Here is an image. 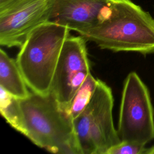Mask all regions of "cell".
Wrapping results in <instances>:
<instances>
[{"instance_id": "1", "label": "cell", "mask_w": 154, "mask_h": 154, "mask_svg": "<svg viewBox=\"0 0 154 154\" xmlns=\"http://www.w3.org/2000/svg\"><path fill=\"white\" fill-rule=\"evenodd\" d=\"M75 32L102 49L154 54V18L131 0H110L97 23Z\"/></svg>"}, {"instance_id": "2", "label": "cell", "mask_w": 154, "mask_h": 154, "mask_svg": "<svg viewBox=\"0 0 154 154\" xmlns=\"http://www.w3.org/2000/svg\"><path fill=\"white\" fill-rule=\"evenodd\" d=\"M19 100L23 135L46 150L58 154H82L73 120L50 92H34Z\"/></svg>"}, {"instance_id": "3", "label": "cell", "mask_w": 154, "mask_h": 154, "mask_svg": "<svg viewBox=\"0 0 154 154\" xmlns=\"http://www.w3.org/2000/svg\"><path fill=\"white\" fill-rule=\"evenodd\" d=\"M70 29L53 21L36 27L20 47L16 62L32 92L46 95L52 82L60 53Z\"/></svg>"}, {"instance_id": "4", "label": "cell", "mask_w": 154, "mask_h": 154, "mask_svg": "<svg viewBox=\"0 0 154 154\" xmlns=\"http://www.w3.org/2000/svg\"><path fill=\"white\" fill-rule=\"evenodd\" d=\"M113 105L111 88L98 79L88 104L73 120L82 154H106L121 142L113 122Z\"/></svg>"}, {"instance_id": "5", "label": "cell", "mask_w": 154, "mask_h": 154, "mask_svg": "<svg viewBox=\"0 0 154 154\" xmlns=\"http://www.w3.org/2000/svg\"><path fill=\"white\" fill-rule=\"evenodd\" d=\"M117 131L121 141L145 146L154 140L150 91L135 72L129 73L123 83Z\"/></svg>"}, {"instance_id": "6", "label": "cell", "mask_w": 154, "mask_h": 154, "mask_svg": "<svg viewBox=\"0 0 154 154\" xmlns=\"http://www.w3.org/2000/svg\"><path fill=\"white\" fill-rule=\"evenodd\" d=\"M86 42L79 35H69L63 46L52 82L51 93L69 113L73 98L90 72Z\"/></svg>"}, {"instance_id": "7", "label": "cell", "mask_w": 154, "mask_h": 154, "mask_svg": "<svg viewBox=\"0 0 154 154\" xmlns=\"http://www.w3.org/2000/svg\"><path fill=\"white\" fill-rule=\"evenodd\" d=\"M49 0H19L0 10V45L20 47L29 34L49 21Z\"/></svg>"}, {"instance_id": "8", "label": "cell", "mask_w": 154, "mask_h": 154, "mask_svg": "<svg viewBox=\"0 0 154 154\" xmlns=\"http://www.w3.org/2000/svg\"><path fill=\"white\" fill-rule=\"evenodd\" d=\"M53 21L70 30L90 26L97 22L110 0H49Z\"/></svg>"}, {"instance_id": "9", "label": "cell", "mask_w": 154, "mask_h": 154, "mask_svg": "<svg viewBox=\"0 0 154 154\" xmlns=\"http://www.w3.org/2000/svg\"><path fill=\"white\" fill-rule=\"evenodd\" d=\"M0 87L13 97L22 99L30 92L16 60L0 49Z\"/></svg>"}, {"instance_id": "10", "label": "cell", "mask_w": 154, "mask_h": 154, "mask_svg": "<svg viewBox=\"0 0 154 154\" xmlns=\"http://www.w3.org/2000/svg\"><path fill=\"white\" fill-rule=\"evenodd\" d=\"M0 112L6 122L14 129L24 134L22 115L19 99H16L1 87Z\"/></svg>"}, {"instance_id": "11", "label": "cell", "mask_w": 154, "mask_h": 154, "mask_svg": "<svg viewBox=\"0 0 154 154\" xmlns=\"http://www.w3.org/2000/svg\"><path fill=\"white\" fill-rule=\"evenodd\" d=\"M97 81L98 79L94 78L90 72L72 100L69 114L72 120L76 118L88 104L97 87Z\"/></svg>"}, {"instance_id": "12", "label": "cell", "mask_w": 154, "mask_h": 154, "mask_svg": "<svg viewBox=\"0 0 154 154\" xmlns=\"http://www.w3.org/2000/svg\"><path fill=\"white\" fill-rule=\"evenodd\" d=\"M146 147L135 143L121 141L110 148L106 154H144Z\"/></svg>"}, {"instance_id": "13", "label": "cell", "mask_w": 154, "mask_h": 154, "mask_svg": "<svg viewBox=\"0 0 154 154\" xmlns=\"http://www.w3.org/2000/svg\"><path fill=\"white\" fill-rule=\"evenodd\" d=\"M19 1V0H0V10H2Z\"/></svg>"}, {"instance_id": "14", "label": "cell", "mask_w": 154, "mask_h": 154, "mask_svg": "<svg viewBox=\"0 0 154 154\" xmlns=\"http://www.w3.org/2000/svg\"><path fill=\"white\" fill-rule=\"evenodd\" d=\"M144 154H154V145L150 147L146 148Z\"/></svg>"}]
</instances>
